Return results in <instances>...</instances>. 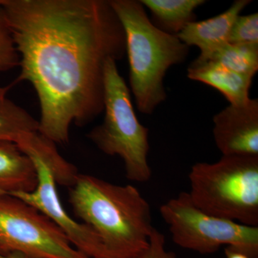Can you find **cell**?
Here are the masks:
<instances>
[{"label":"cell","instance_id":"cell-6","mask_svg":"<svg viewBox=\"0 0 258 258\" xmlns=\"http://www.w3.org/2000/svg\"><path fill=\"white\" fill-rule=\"evenodd\" d=\"M172 240L182 248L200 254L232 247L249 258H258V227L208 215L194 205L188 192L179 193L160 208Z\"/></svg>","mask_w":258,"mask_h":258},{"label":"cell","instance_id":"cell-22","mask_svg":"<svg viewBox=\"0 0 258 258\" xmlns=\"http://www.w3.org/2000/svg\"><path fill=\"white\" fill-rule=\"evenodd\" d=\"M0 3H1V0H0Z\"/></svg>","mask_w":258,"mask_h":258},{"label":"cell","instance_id":"cell-16","mask_svg":"<svg viewBox=\"0 0 258 258\" xmlns=\"http://www.w3.org/2000/svg\"><path fill=\"white\" fill-rule=\"evenodd\" d=\"M206 60L215 61L237 74L254 78L258 71V45L227 43Z\"/></svg>","mask_w":258,"mask_h":258},{"label":"cell","instance_id":"cell-10","mask_svg":"<svg viewBox=\"0 0 258 258\" xmlns=\"http://www.w3.org/2000/svg\"><path fill=\"white\" fill-rule=\"evenodd\" d=\"M250 3V0H236L221 14L188 24L176 36L188 47H198L200 50L199 57L208 58L229 43L232 25L237 17Z\"/></svg>","mask_w":258,"mask_h":258},{"label":"cell","instance_id":"cell-2","mask_svg":"<svg viewBox=\"0 0 258 258\" xmlns=\"http://www.w3.org/2000/svg\"><path fill=\"white\" fill-rule=\"evenodd\" d=\"M69 201L76 216L96 232L107 258H134L149 245L154 228L150 206L133 185L79 174Z\"/></svg>","mask_w":258,"mask_h":258},{"label":"cell","instance_id":"cell-21","mask_svg":"<svg viewBox=\"0 0 258 258\" xmlns=\"http://www.w3.org/2000/svg\"><path fill=\"white\" fill-rule=\"evenodd\" d=\"M0 258H25L23 254L20 253L2 254L0 253Z\"/></svg>","mask_w":258,"mask_h":258},{"label":"cell","instance_id":"cell-13","mask_svg":"<svg viewBox=\"0 0 258 258\" xmlns=\"http://www.w3.org/2000/svg\"><path fill=\"white\" fill-rule=\"evenodd\" d=\"M15 144L27 157L41 160L50 169L56 184L69 188L74 184L80 173L59 154L55 142L36 132L23 134Z\"/></svg>","mask_w":258,"mask_h":258},{"label":"cell","instance_id":"cell-20","mask_svg":"<svg viewBox=\"0 0 258 258\" xmlns=\"http://www.w3.org/2000/svg\"><path fill=\"white\" fill-rule=\"evenodd\" d=\"M225 253L226 258H249L245 254L242 253L240 251L236 250V249L230 247H226Z\"/></svg>","mask_w":258,"mask_h":258},{"label":"cell","instance_id":"cell-3","mask_svg":"<svg viewBox=\"0 0 258 258\" xmlns=\"http://www.w3.org/2000/svg\"><path fill=\"white\" fill-rule=\"evenodd\" d=\"M125 32L129 85L139 112L151 115L166 101L168 70L184 62L189 47L157 28L138 0H109Z\"/></svg>","mask_w":258,"mask_h":258},{"label":"cell","instance_id":"cell-4","mask_svg":"<svg viewBox=\"0 0 258 258\" xmlns=\"http://www.w3.org/2000/svg\"><path fill=\"white\" fill-rule=\"evenodd\" d=\"M189 196L208 215L258 227V156H222L198 162L189 174Z\"/></svg>","mask_w":258,"mask_h":258},{"label":"cell","instance_id":"cell-17","mask_svg":"<svg viewBox=\"0 0 258 258\" xmlns=\"http://www.w3.org/2000/svg\"><path fill=\"white\" fill-rule=\"evenodd\" d=\"M2 3L3 0L0 3V73L10 71L20 66V55ZM6 93L4 88L0 87V94Z\"/></svg>","mask_w":258,"mask_h":258},{"label":"cell","instance_id":"cell-7","mask_svg":"<svg viewBox=\"0 0 258 258\" xmlns=\"http://www.w3.org/2000/svg\"><path fill=\"white\" fill-rule=\"evenodd\" d=\"M25 258H88L46 215L21 199L0 194V253Z\"/></svg>","mask_w":258,"mask_h":258},{"label":"cell","instance_id":"cell-9","mask_svg":"<svg viewBox=\"0 0 258 258\" xmlns=\"http://www.w3.org/2000/svg\"><path fill=\"white\" fill-rule=\"evenodd\" d=\"M214 141L222 156H258V100L226 107L213 117Z\"/></svg>","mask_w":258,"mask_h":258},{"label":"cell","instance_id":"cell-19","mask_svg":"<svg viewBox=\"0 0 258 258\" xmlns=\"http://www.w3.org/2000/svg\"><path fill=\"white\" fill-rule=\"evenodd\" d=\"M134 258H176V255L166 249L165 236L154 228L147 248Z\"/></svg>","mask_w":258,"mask_h":258},{"label":"cell","instance_id":"cell-15","mask_svg":"<svg viewBox=\"0 0 258 258\" xmlns=\"http://www.w3.org/2000/svg\"><path fill=\"white\" fill-rule=\"evenodd\" d=\"M38 120L6 94H0V143L15 144L23 134L38 132Z\"/></svg>","mask_w":258,"mask_h":258},{"label":"cell","instance_id":"cell-14","mask_svg":"<svg viewBox=\"0 0 258 258\" xmlns=\"http://www.w3.org/2000/svg\"><path fill=\"white\" fill-rule=\"evenodd\" d=\"M152 14L151 21L157 28L170 35H177L196 20L195 10L205 0H140Z\"/></svg>","mask_w":258,"mask_h":258},{"label":"cell","instance_id":"cell-1","mask_svg":"<svg viewBox=\"0 0 258 258\" xmlns=\"http://www.w3.org/2000/svg\"><path fill=\"white\" fill-rule=\"evenodd\" d=\"M21 71L38 97V132L69 142L72 123L89 124L104 108L107 61L125 55V32L109 0H3Z\"/></svg>","mask_w":258,"mask_h":258},{"label":"cell","instance_id":"cell-8","mask_svg":"<svg viewBox=\"0 0 258 258\" xmlns=\"http://www.w3.org/2000/svg\"><path fill=\"white\" fill-rule=\"evenodd\" d=\"M36 169L37 184L30 192L9 194L32 205L55 224L69 242L88 258H107L96 232L89 226L76 222L62 207L56 182L49 168L36 157H29Z\"/></svg>","mask_w":258,"mask_h":258},{"label":"cell","instance_id":"cell-11","mask_svg":"<svg viewBox=\"0 0 258 258\" xmlns=\"http://www.w3.org/2000/svg\"><path fill=\"white\" fill-rule=\"evenodd\" d=\"M187 77L215 88L231 105H240L250 99L253 78L237 74L211 60L197 57L187 68Z\"/></svg>","mask_w":258,"mask_h":258},{"label":"cell","instance_id":"cell-12","mask_svg":"<svg viewBox=\"0 0 258 258\" xmlns=\"http://www.w3.org/2000/svg\"><path fill=\"white\" fill-rule=\"evenodd\" d=\"M37 184V173L30 158L12 142L0 143V194L30 192Z\"/></svg>","mask_w":258,"mask_h":258},{"label":"cell","instance_id":"cell-5","mask_svg":"<svg viewBox=\"0 0 258 258\" xmlns=\"http://www.w3.org/2000/svg\"><path fill=\"white\" fill-rule=\"evenodd\" d=\"M104 118L87 134L99 150L118 156L131 181L147 182L152 177L148 161L149 129L139 122L130 89L120 76L116 61H107L105 69Z\"/></svg>","mask_w":258,"mask_h":258},{"label":"cell","instance_id":"cell-18","mask_svg":"<svg viewBox=\"0 0 258 258\" xmlns=\"http://www.w3.org/2000/svg\"><path fill=\"white\" fill-rule=\"evenodd\" d=\"M229 43L258 45L257 13L237 17L231 30Z\"/></svg>","mask_w":258,"mask_h":258}]
</instances>
